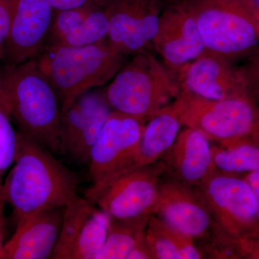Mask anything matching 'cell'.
Returning <instances> with one entry per match:
<instances>
[{
    "instance_id": "cell-1",
    "label": "cell",
    "mask_w": 259,
    "mask_h": 259,
    "mask_svg": "<svg viewBox=\"0 0 259 259\" xmlns=\"http://www.w3.org/2000/svg\"><path fill=\"white\" fill-rule=\"evenodd\" d=\"M14 166L3 182L15 221L45 209L64 207L79 197V180L54 153L23 131H17Z\"/></svg>"
},
{
    "instance_id": "cell-2",
    "label": "cell",
    "mask_w": 259,
    "mask_h": 259,
    "mask_svg": "<svg viewBox=\"0 0 259 259\" xmlns=\"http://www.w3.org/2000/svg\"><path fill=\"white\" fill-rule=\"evenodd\" d=\"M0 80L19 131L54 154L64 153L59 98L36 59L0 66Z\"/></svg>"
},
{
    "instance_id": "cell-3",
    "label": "cell",
    "mask_w": 259,
    "mask_h": 259,
    "mask_svg": "<svg viewBox=\"0 0 259 259\" xmlns=\"http://www.w3.org/2000/svg\"><path fill=\"white\" fill-rule=\"evenodd\" d=\"M125 58L106 39L82 47L46 46L35 59L55 90L62 112L83 93L114 78Z\"/></svg>"
},
{
    "instance_id": "cell-4",
    "label": "cell",
    "mask_w": 259,
    "mask_h": 259,
    "mask_svg": "<svg viewBox=\"0 0 259 259\" xmlns=\"http://www.w3.org/2000/svg\"><path fill=\"white\" fill-rule=\"evenodd\" d=\"M182 93L176 73L149 51L135 54L121 67L105 95L112 110L148 121Z\"/></svg>"
},
{
    "instance_id": "cell-5",
    "label": "cell",
    "mask_w": 259,
    "mask_h": 259,
    "mask_svg": "<svg viewBox=\"0 0 259 259\" xmlns=\"http://www.w3.org/2000/svg\"><path fill=\"white\" fill-rule=\"evenodd\" d=\"M206 51L234 62L259 45L255 0H186Z\"/></svg>"
},
{
    "instance_id": "cell-6",
    "label": "cell",
    "mask_w": 259,
    "mask_h": 259,
    "mask_svg": "<svg viewBox=\"0 0 259 259\" xmlns=\"http://www.w3.org/2000/svg\"><path fill=\"white\" fill-rule=\"evenodd\" d=\"M254 102L249 96L212 100L182 92L171 105L182 125L231 148L251 144L250 139L259 146V111Z\"/></svg>"
},
{
    "instance_id": "cell-7",
    "label": "cell",
    "mask_w": 259,
    "mask_h": 259,
    "mask_svg": "<svg viewBox=\"0 0 259 259\" xmlns=\"http://www.w3.org/2000/svg\"><path fill=\"white\" fill-rule=\"evenodd\" d=\"M148 121L112 110L90 153L88 166L93 185L85 193L92 199L117 177L132 171Z\"/></svg>"
},
{
    "instance_id": "cell-8",
    "label": "cell",
    "mask_w": 259,
    "mask_h": 259,
    "mask_svg": "<svg viewBox=\"0 0 259 259\" xmlns=\"http://www.w3.org/2000/svg\"><path fill=\"white\" fill-rule=\"evenodd\" d=\"M165 171L164 163L157 161L127 172L102 189L90 202L112 219L148 223L154 214Z\"/></svg>"
},
{
    "instance_id": "cell-9",
    "label": "cell",
    "mask_w": 259,
    "mask_h": 259,
    "mask_svg": "<svg viewBox=\"0 0 259 259\" xmlns=\"http://www.w3.org/2000/svg\"><path fill=\"white\" fill-rule=\"evenodd\" d=\"M198 188L214 222L231 238L256 221L259 202L246 180L212 168Z\"/></svg>"
},
{
    "instance_id": "cell-10",
    "label": "cell",
    "mask_w": 259,
    "mask_h": 259,
    "mask_svg": "<svg viewBox=\"0 0 259 259\" xmlns=\"http://www.w3.org/2000/svg\"><path fill=\"white\" fill-rule=\"evenodd\" d=\"M164 6L163 0H112L105 8L107 41L125 56L149 51Z\"/></svg>"
},
{
    "instance_id": "cell-11",
    "label": "cell",
    "mask_w": 259,
    "mask_h": 259,
    "mask_svg": "<svg viewBox=\"0 0 259 259\" xmlns=\"http://www.w3.org/2000/svg\"><path fill=\"white\" fill-rule=\"evenodd\" d=\"M110 218L86 198L64 207L59 239L50 258L96 259L108 232Z\"/></svg>"
},
{
    "instance_id": "cell-12",
    "label": "cell",
    "mask_w": 259,
    "mask_h": 259,
    "mask_svg": "<svg viewBox=\"0 0 259 259\" xmlns=\"http://www.w3.org/2000/svg\"><path fill=\"white\" fill-rule=\"evenodd\" d=\"M153 49L162 62L178 74L206 51L197 23L186 0L165 5Z\"/></svg>"
},
{
    "instance_id": "cell-13",
    "label": "cell",
    "mask_w": 259,
    "mask_h": 259,
    "mask_svg": "<svg viewBox=\"0 0 259 259\" xmlns=\"http://www.w3.org/2000/svg\"><path fill=\"white\" fill-rule=\"evenodd\" d=\"M10 28L5 64L36 59L47 45L54 21L49 0H9Z\"/></svg>"
},
{
    "instance_id": "cell-14",
    "label": "cell",
    "mask_w": 259,
    "mask_h": 259,
    "mask_svg": "<svg viewBox=\"0 0 259 259\" xmlns=\"http://www.w3.org/2000/svg\"><path fill=\"white\" fill-rule=\"evenodd\" d=\"M154 214L194 241L204 243L219 229L198 187L171 177L161 181Z\"/></svg>"
},
{
    "instance_id": "cell-15",
    "label": "cell",
    "mask_w": 259,
    "mask_h": 259,
    "mask_svg": "<svg viewBox=\"0 0 259 259\" xmlns=\"http://www.w3.org/2000/svg\"><path fill=\"white\" fill-rule=\"evenodd\" d=\"M112 111L105 93L88 91L78 97L71 106L61 112L64 153L88 165L94 143Z\"/></svg>"
},
{
    "instance_id": "cell-16",
    "label": "cell",
    "mask_w": 259,
    "mask_h": 259,
    "mask_svg": "<svg viewBox=\"0 0 259 259\" xmlns=\"http://www.w3.org/2000/svg\"><path fill=\"white\" fill-rule=\"evenodd\" d=\"M182 92L207 100H226L249 96L241 67L206 51L177 74Z\"/></svg>"
},
{
    "instance_id": "cell-17",
    "label": "cell",
    "mask_w": 259,
    "mask_h": 259,
    "mask_svg": "<svg viewBox=\"0 0 259 259\" xmlns=\"http://www.w3.org/2000/svg\"><path fill=\"white\" fill-rule=\"evenodd\" d=\"M64 212V207L45 209L17 221L2 259L50 258L60 235Z\"/></svg>"
},
{
    "instance_id": "cell-18",
    "label": "cell",
    "mask_w": 259,
    "mask_h": 259,
    "mask_svg": "<svg viewBox=\"0 0 259 259\" xmlns=\"http://www.w3.org/2000/svg\"><path fill=\"white\" fill-rule=\"evenodd\" d=\"M162 157L169 177L192 187H199L213 168L209 140L191 127L179 134Z\"/></svg>"
},
{
    "instance_id": "cell-19",
    "label": "cell",
    "mask_w": 259,
    "mask_h": 259,
    "mask_svg": "<svg viewBox=\"0 0 259 259\" xmlns=\"http://www.w3.org/2000/svg\"><path fill=\"white\" fill-rule=\"evenodd\" d=\"M109 20L105 9L86 4L58 11L47 45L82 47L106 40Z\"/></svg>"
},
{
    "instance_id": "cell-20",
    "label": "cell",
    "mask_w": 259,
    "mask_h": 259,
    "mask_svg": "<svg viewBox=\"0 0 259 259\" xmlns=\"http://www.w3.org/2000/svg\"><path fill=\"white\" fill-rule=\"evenodd\" d=\"M182 126L171 105L146 122L135 157L133 170L153 164L171 147Z\"/></svg>"
},
{
    "instance_id": "cell-21",
    "label": "cell",
    "mask_w": 259,
    "mask_h": 259,
    "mask_svg": "<svg viewBox=\"0 0 259 259\" xmlns=\"http://www.w3.org/2000/svg\"><path fill=\"white\" fill-rule=\"evenodd\" d=\"M147 223L125 222L110 218L106 239L96 259H126L135 245L145 237Z\"/></svg>"
},
{
    "instance_id": "cell-22",
    "label": "cell",
    "mask_w": 259,
    "mask_h": 259,
    "mask_svg": "<svg viewBox=\"0 0 259 259\" xmlns=\"http://www.w3.org/2000/svg\"><path fill=\"white\" fill-rule=\"evenodd\" d=\"M213 168L223 173L251 172L259 168V147L242 144L231 148L211 147Z\"/></svg>"
},
{
    "instance_id": "cell-23",
    "label": "cell",
    "mask_w": 259,
    "mask_h": 259,
    "mask_svg": "<svg viewBox=\"0 0 259 259\" xmlns=\"http://www.w3.org/2000/svg\"><path fill=\"white\" fill-rule=\"evenodd\" d=\"M9 104L0 80V189L3 177L14 163L17 148V131L12 125Z\"/></svg>"
},
{
    "instance_id": "cell-24",
    "label": "cell",
    "mask_w": 259,
    "mask_h": 259,
    "mask_svg": "<svg viewBox=\"0 0 259 259\" xmlns=\"http://www.w3.org/2000/svg\"><path fill=\"white\" fill-rule=\"evenodd\" d=\"M146 241L154 259H181L175 238V228L153 215L148 220Z\"/></svg>"
},
{
    "instance_id": "cell-25",
    "label": "cell",
    "mask_w": 259,
    "mask_h": 259,
    "mask_svg": "<svg viewBox=\"0 0 259 259\" xmlns=\"http://www.w3.org/2000/svg\"><path fill=\"white\" fill-rule=\"evenodd\" d=\"M247 93L253 101L259 100V45L241 67Z\"/></svg>"
},
{
    "instance_id": "cell-26",
    "label": "cell",
    "mask_w": 259,
    "mask_h": 259,
    "mask_svg": "<svg viewBox=\"0 0 259 259\" xmlns=\"http://www.w3.org/2000/svg\"><path fill=\"white\" fill-rule=\"evenodd\" d=\"M10 28L9 0H0V61H4Z\"/></svg>"
},
{
    "instance_id": "cell-27",
    "label": "cell",
    "mask_w": 259,
    "mask_h": 259,
    "mask_svg": "<svg viewBox=\"0 0 259 259\" xmlns=\"http://www.w3.org/2000/svg\"><path fill=\"white\" fill-rule=\"evenodd\" d=\"M126 259H154L152 252L146 241V235L135 245Z\"/></svg>"
},
{
    "instance_id": "cell-28",
    "label": "cell",
    "mask_w": 259,
    "mask_h": 259,
    "mask_svg": "<svg viewBox=\"0 0 259 259\" xmlns=\"http://www.w3.org/2000/svg\"><path fill=\"white\" fill-rule=\"evenodd\" d=\"M7 204L3 187L0 189V259L3 256L5 246V230H6V217H5V205Z\"/></svg>"
},
{
    "instance_id": "cell-29",
    "label": "cell",
    "mask_w": 259,
    "mask_h": 259,
    "mask_svg": "<svg viewBox=\"0 0 259 259\" xmlns=\"http://www.w3.org/2000/svg\"><path fill=\"white\" fill-rule=\"evenodd\" d=\"M49 2L53 9L61 11L81 6L88 3V0H49Z\"/></svg>"
},
{
    "instance_id": "cell-30",
    "label": "cell",
    "mask_w": 259,
    "mask_h": 259,
    "mask_svg": "<svg viewBox=\"0 0 259 259\" xmlns=\"http://www.w3.org/2000/svg\"><path fill=\"white\" fill-rule=\"evenodd\" d=\"M246 182L251 187L259 202V168L250 172L249 176L247 178Z\"/></svg>"
},
{
    "instance_id": "cell-31",
    "label": "cell",
    "mask_w": 259,
    "mask_h": 259,
    "mask_svg": "<svg viewBox=\"0 0 259 259\" xmlns=\"http://www.w3.org/2000/svg\"><path fill=\"white\" fill-rule=\"evenodd\" d=\"M164 5L174 4V3H179V2L183 1V0H163Z\"/></svg>"
},
{
    "instance_id": "cell-32",
    "label": "cell",
    "mask_w": 259,
    "mask_h": 259,
    "mask_svg": "<svg viewBox=\"0 0 259 259\" xmlns=\"http://www.w3.org/2000/svg\"><path fill=\"white\" fill-rule=\"evenodd\" d=\"M255 5H256L257 10H258V14H259V0H258V2H255Z\"/></svg>"
}]
</instances>
